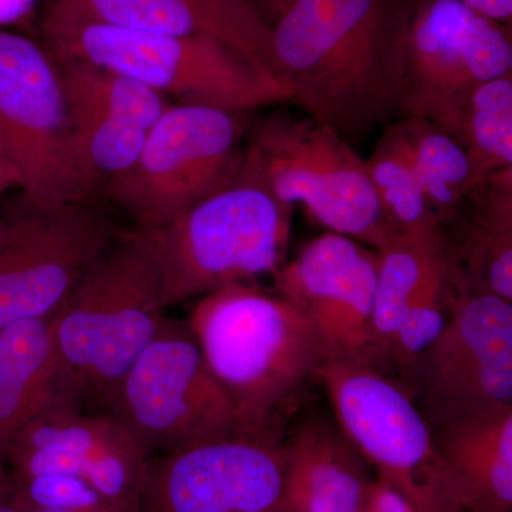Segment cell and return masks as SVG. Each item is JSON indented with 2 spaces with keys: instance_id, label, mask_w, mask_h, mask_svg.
I'll return each mask as SVG.
<instances>
[{
  "instance_id": "d6a6232c",
  "label": "cell",
  "mask_w": 512,
  "mask_h": 512,
  "mask_svg": "<svg viewBox=\"0 0 512 512\" xmlns=\"http://www.w3.org/2000/svg\"><path fill=\"white\" fill-rule=\"evenodd\" d=\"M12 188H20V177L16 168L0 151V194Z\"/></svg>"
},
{
  "instance_id": "ba28073f",
  "label": "cell",
  "mask_w": 512,
  "mask_h": 512,
  "mask_svg": "<svg viewBox=\"0 0 512 512\" xmlns=\"http://www.w3.org/2000/svg\"><path fill=\"white\" fill-rule=\"evenodd\" d=\"M104 413L150 456L251 431L211 375L187 320L173 318L160 323Z\"/></svg>"
},
{
  "instance_id": "30bf717a",
  "label": "cell",
  "mask_w": 512,
  "mask_h": 512,
  "mask_svg": "<svg viewBox=\"0 0 512 512\" xmlns=\"http://www.w3.org/2000/svg\"><path fill=\"white\" fill-rule=\"evenodd\" d=\"M0 151L30 200L80 204L99 188L77 157L55 57L29 37L2 28Z\"/></svg>"
},
{
  "instance_id": "44dd1931",
  "label": "cell",
  "mask_w": 512,
  "mask_h": 512,
  "mask_svg": "<svg viewBox=\"0 0 512 512\" xmlns=\"http://www.w3.org/2000/svg\"><path fill=\"white\" fill-rule=\"evenodd\" d=\"M467 200L473 210L463 239H448L454 285L512 302V168L488 178Z\"/></svg>"
},
{
  "instance_id": "ac0fdd59",
  "label": "cell",
  "mask_w": 512,
  "mask_h": 512,
  "mask_svg": "<svg viewBox=\"0 0 512 512\" xmlns=\"http://www.w3.org/2000/svg\"><path fill=\"white\" fill-rule=\"evenodd\" d=\"M60 2L84 16L123 28L164 35L212 37L279 79L272 25L251 0Z\"/></svg>"
},
{
  "instance_id": "484cf974",
  "label": "cell",
  "mask_w": 512,
  "mask_h": 512,
  "mask_svg": "<svg viewBox=\"0 0 512 512\" xmlns=\"http://www.w3.org/2000/svg\"><path fill=\"white\" fill-rule=\"evenodd\" d=\"M366 167L384 215L397 234L443 227L427 204L412 154L397 121L384 127Z\"/></svg>"
},
{
  "instance_id": "7a4b0ae2",
  "label": "cell",
  "mask_w": 512,
  "mask_h": 512,
  "mask_svg": "<svg viewBox=\"0 0 512 512\" xmlns=\"http://www.w3.org/2000/svg\"><path fill=\"white\" fill-rule=\"evenodd\" d=\"M165 305L140 231H120L50 318L55 402L104 413L156 336Z\"/></svg>"
},
{
  "instance_id": "836d02e7",
  "label": "cell",
  "mask_w": 512,
  "mask_h": 512,
  "mask_svg": "<svg viewBox=\"0 0 512 512\" xmlns=\"http://www.w3.org/2000/svg\"><path fill=\"white\" fill-rule=\"evenodd\" d=\"M251 2L254 3L256 8L261 10L262 15L268 19V22L272 23L288 8L292 0H251Z\"/></svg>"
},
{
  "instance_id": "8fae6325",
  "label": "cell",
  "mask_w": 512,
  "mask_h": 512,
  "mask_svg": "<svg viewBox=\"0 0 512 512\" xmlns=\"http://www.w3.org/2000/svg\"><path fill=\"white\" fill-rule=\"evenodd\" d=\"M431 429L512 404V302L457 292L436 340L397 379Z\"/></svg>"
},
{
  "instance_id": "6da1fadb",
  "label": "cell",
  "mask_w": 512,
  "mask_h": 512,
  "mask_svg": "<svg viewBox=\"0 0 512 512\" xmlns=\"http://www.w3.org/2000/svg\"><path fill=\"white\" fill-rule=\"evenodd\" d=\"M413 0H292L271 23L289 103L349 143L402 119Z\"/></svg>"
},
{
  "instance_id": "ffe728a7",
  "label": "cell",
  "mask_w": 512,
  "mask_h": 512,
  "mask_svg": "<svg viewBox=\"0 0 512 512\" xmlns=\"http://www.w3.org/2000/svg\"><path fill=\"white\" fill-rule=\"evenodd\" d=\"M464 512H512V404L433 430Z\"/></svg>"
},
{
  "instance_id": "9c48e42d",
  "label": "cell",
  "mask_w": 512,
  "mask_h": 512,
  "mask_svg": "<svg viewBox=\"0 0 512 512\" xmlns=\"http://www.w3.org/2000/svg\"><path fill=\"white\" fill-rule=\"evenodd\" d=\"M315 376L333 419L372 467L421 512H464L433 429L393 377L356 363L323 362Z\"/></svg>"
},
{
  "instance_id": "5bb4252c",
  "label": "cell",
  "mask_w": 512,
  "mask_h": 512,
  "mask_svg": "<svg viewBox=\"0 0 512 512\" xmlns=\"http://www.w3.org/2000/svg\"><path fill=\"white\" fill-rule=\"evenodd\" d=\"M275 424L150 460L136 512H284Z\"/></svg>"
},
{
  "instance_id": "f546056e",
  "label": "cell",
  "mask_w": 512,
  "mask_h": 512,
  "mask_svg": "<svg viewBox=\"0 0 512 512\" xmlns=\"http://www.w3.org/2000/svg\"><path fill=\"white\" fill-rule=\"evenodd\" d=\"M458 2L474 10L478 15L485 16V18L508 26V28L511 26L512 0H458Z\"/></svg>"
},
{
  "instance_id": "3957f363",
  "label": "cell",
  "mask_w": 512,
  "mask_h": 512,
  "mask_svg": "<svg viewBox=\"0 0 512 512\" xmlns=\"http://www.w3.org/2000/svg\"><path fill=\"white\" fill-rule=\"evenodd\" d=\"M50 53L131 77L178 104L228 113L291 99L275 74L207 36H174L110 25L53 0L43 16Z\"/></svg>"
},
{
  "instance_id": "4dcf8cb0",
  "label": "cell",
  "mask_w": 512,
  "mask_h": 512,
  "mask_svg": "<svg viewBox=\"0 0 512 512\" xmlns=\"http://www.w3.org/2000/svg\"><path fill=\"white\" fill-rule=\"evenodd\" d=\"M35 0H0V26L25 18Z\"/></svg>"
},
{
  "instance_id": "2e32d148",
  "label": "cell",
  "mask_w": 512,
  "mask_h": 512,
  "mask_svg": "<svg viewBox=\"0 0 512 512\" xmlns=\"http://www.w3.org/2000/svg\"><path fill=\"white\" fill-rule=\"evenodd\" d=\"M151 456L116 417L50 403L10 444L13 476L70 474L121 510L136 512Z\"/></svg>"
},
{
  "instance_id": "603a6c76",
  "label": "cell",
  "mask_w": 512,
  "mask_h": 512,
  "mask_svg": "<svg viewBox=\"0 0 512 512\" xmlns=\"http://www.w3.org/2000/svg\"><path fill=\"white\" fill-rule=\"evenodd\" d=\"M50 318L23 320L0 332V466L20 431L55 402Z\"/></svg>"
},
{
  "instance_id": "f1b7e54d",
  "label": "cell",
  "mask_w": 512,
  "mask_h": 512,
  "mask_svg": "<svg viewBox=\"0 0 512 512\" xmlns=\"http://www.w3.org/2000/svg\"><path fill=\"white\" fill-rule=\"evenodd\" d=\"M359 512H421L399 490L380 477H373L367 487Z\"/></svg>"
},
{
  "instance_id": "d4e9b609",
  "label": "cell",
  "mask_w": 512,
  "mask_h": 512,
  "mask_svg": "<svg viewBox=\"0 0 512 512\" xmlns=\"http://www.w3.org/2000/svg\"><path fill=\"white\" fill-rule=\"evenodd\" d=\"M451 136L466 151L477 187L512 168V74L474 90Z\"/></svg>"
},
{
  "instance_id": "d6986e66",
  "label": "cell",
  "mask_w": 512,
  "mask_h": 512,
  "mask_svg": "<svg viewBox=\"0 0 512 512\" xmlns=\"http://www.w3.org/2000/svg\"><path fill=\"white\" fill-rule=\"evenodd\" d=\"M284 512H359L375 473L335 419L312 414L282 436Z\"/></svg>"
},
{
  "instance_id": "1f68e13d",
  "label": "cell",
  "mask_w": 512,
  "mask_h": 512,
  "mask_svg": "<svg viewBox=\"0 0 512 512\" xmlns=\"http://www.w3.org/2000/svg\"><path fill=\"white\" fill-rule=\"evenodd\" d=\"M0 512H19L15 504V484L6 466H0Z\"/></svg>"
},
{
  "instance_id": "cb8c5ba5",
  "label": "cell",
  "mask_w": 512,
  "mask_h": 512,
  "mask_svg": "<svg viewBox=\"0 0 512 512\" xmlns=\"http://www.w3.org/2000/svg\"><path fill=\"white\" fill-rule=\"evenodd\" d=\"M397 123L412 154L427 204L444 227L478 188L466 151L456 138L429 120L402 117Z\"/></svg>"
},
{
  "instance_id": "4fadbf2b",
  "label": "cell",
  "mask_w": 512,
  "mask_h": 512,
  "mask_svg": "<svg viewBox=\"0 0 512 512\" xmlns=\"http://www.w3.org/2000/svg\"><path fill=\"white\" fill-rule=\"evenodd\" d=\"M0 249V332L46 319L69 298L120 229L86 202L56 204L23 195Z\"/></svg>"
},
{
  "instance_id": "d590c367",
  "label": "cell",
  "mask_w": 512,
  "mask_h": 512,
  "mask_svg": "<svg viewBox=\"0 0 512 512\" xmlns=\"http://www.w3.org/2000/svg\"><path fill=\"white\" fill-rule=\"evenodd\" d=\"M10 235V222L8 217L0 215V249L5 247Z\"/></svg>"
},
{
  "instance_id": "7402d4cb",
  "label": "cell",
  "mask_w": 512,
  "mask_h": 512,
  "mask_svg": "<svg viewBox=\"0 0 512 512\" xmlns=\"http://www.w3.org/2000/svg\"><path fill=\"white\" fill-rule=\"evenodd\" d=\"M372 323V367L387 375V353L406 306L448 265L444 227L402 232L376 249Z\"/></svg>"
},
{
  "instance_id": "e0dca14e",
  "label": "cell",
  "mask_w": 512,
  "mask_h": 512,
  "mask_svg": "<svg viewBox=\"0 0 512 512\" xmlns=\"http://www.w3.org/2000/svg\"><path fill=\"white\" fill-rule=\"evenodd\" d=\"M53 57L77 157L94 183H106L134 163L151 128L170 104L131 77L84 60Z\"/></svg>"
},
{
  "instance_id": "4316f807",
  "label": "cell",
  "mask_w": 512,
  "mask_h": 512,
  "mask_svg": "<svg viewBox=\"0 0 512 512\" xmlns=\"http://www.w3.org/2000/svg\"><path fill=\"white\" fill-rule=\"evenodd\" d=\"M457 292L448 261L446 268L434 275L404 309L387 353V376L399 379L406 367L436 340L450 316Z\"/></svg>"
},
{
  "instance_id": "277c9868",
  "label": "cell",
  "mask_w": 512,
  "mask_h": 512,
  "mask_svg": "<svg viewBox=\"0 0 512 512\" xmlns=\"http://www.w3.org/2000/svg\"><path fill=\"white\" fill-rule=\"evenodd\" d=\"M292 210L244 157L234 180L220 191L171 224L140 231L156 264L165 308L278 274L288 254Z\"/></svg>"
},
{
  "instance_id": "8992f818",
  "label": "cell",
  "mask_w": 512,
  "mask_h": 512,
  "mask_svg": "<svg viewBox=\"0 0 512 512\" xmlns=\"http://www.w3.org/2000/svg\"><path fill=\"white\" fill-rule=\"evenodd\" d=\"M244 157L279 201L302 204L328 231L375 251L397 235L366 160L333 128L308 116L271 114L248 127Z\"/></svg>"
},
{
  "instance_id": "7c38bea8",
  "label": "cell",
  "mask_w": 512,
  "mask_h": 512,
  "mask_svg": "<svg viewBox=\"0 0 512 512\" xmlns=\"http://www.w3.org/2000/svg\"><path fill=\"white\" fill-rule=\"evenodd\" d=\"M512 74L511 29L458 0H413L403 53L402 117L453 133L481 84Z\"/></svg>"
},
{
  "instance_id": "5b68a950",
  "label": "cell",
  "mask_w": 512,
  "mask_h": 512,
  "mask_svg": "<svg viewBox=\"0 0 512 512\" xmlns=\"http://www.w3.org/2000/svg\"><path fill=\"white\" fill-rule=\"evenodd\" d=\"M211 375L242 424L259 430L322 363L305 318L281 296L247 284L201 296L187 319Z\"/></svg>"
},
{
  "instance_id": "9a60e30c",
  "label": "cell",
  "mask_w": 512,
  "mask_h": 512,
  "mask_svg": "<svg viewBox=\"0 0 512 512\" xmlns=\"http://www.w3.org/2000/svg\"><path fill=\"white\" fill-rule=\"evenodd\" d=\"M377 255L355 239L325 232L274 276L275 293L313 330L323 362L372 367Z\"/></svg>"
},
{
  "instance_id": "e575fe53",
  "label": "cell",
  "mask_w": 512,
  "mask_h": 512,
  "mask_svg": "<svg viewBox=\"0 0 512 512\" xmlns=\"http://www.w3.org/2000/svg\"><path fill=\"white\" fill-rule=\"evenodd\" d=\"M15 504L18 507L19 512H66L60 510H53V508H43V507H35V505H30L23 503V501L18 500L15 494Z\"/></svg>"
},
{
  "instance_id": "52a82bcc",
  "label": "cell",
  "mask_w": 512,
  "mask_h": 512,
  "mask_svg": "<svg viewBox=\"0 0 512 512\" xmlns=\"http://www.w3.org/2000/svg\"><path fill=\"white\" fill-rule=\"evenodd\" d=\"M248 127L247 113L168 106L134 163L104 183V194L138 231L163 228L234 180Z\"/></svg>"
},
{
  "instance_id": "83f0119b",
  "label": "cell",
  "mask_w": 512,
  "mask_h": 512,
  "mask_svg": "<svg viewBox=\"0 0 512 512\" xmlns=\"http://www.w3.org/2000/svg\"><path fill=\"white\" fill-rule=\"evenodd\" d=\"M12 478L18 500L35 507L66 512H126L82 477L52 473L29 477L12 474Z\"/></svg>"
}]
</instances>
